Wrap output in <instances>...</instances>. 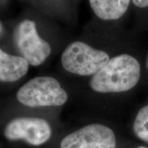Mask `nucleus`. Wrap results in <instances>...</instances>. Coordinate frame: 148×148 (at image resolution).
Returning <instances> with one entry per match:
<instances>
[{
	"mask_svg": "<svg viewBox=\"0 0 148 148\" xmlns=\"http://www.w3.org/2000/svg\"><path fill=\"white\" fill-rule=\"evenodd\" d=\"M29 62L21 56H13L0 50V80L2 82H13L25 75L29 69Z\"/></svg>",
	"mask_w": 148,
	"mask_h": 148,
	"instance_id": "nucleus-7",
	"label": "nucleus"
},
{
	"mask_svg": "<svg viewBox=\"0 0 148 148\" xmlns=\"http://www.w3.org/2000/svg\"><path fill=\"white\" fill-rule=\"evenodd\" d=\"M130 0H89L92 10L104 21L119 19L125 13Z\"/></svg>",
	"mask_w": 148,
	"mask_h": 148,
	"instance_id": "nucleus-8",
	"label": "nucleus"
},
{
	"mask_svg": "<svg viewBox=\"0 0 148 148\" xmlns=\"http://www.w3.org/2000/svg\"><path fill=\"white\" fill-rule=\"evenodd\" d=\"M133 3L139 8H145L148 6V0H132Z\"/></svg>",
	"mask_w": 148,
	"mask_h": 148,
	"instance_id": "nucleus-10",
	"label": "nucleus"
},
{
	"mask_svg": "<svg viewBox=\"0 0 148 148\" xmlns=\"http://www.w3.org/2000/svg\"><path fill=\"white\" fill-rule=\"evenodd\" d=\"M16 98L22 104L35 108L62 106L67 100L68 95L57 79L39 76L23 84L18 90Z\"/></svg>",
	"mask_w": 148,
	"mask_h": 148,
	"instance_id": "nucleus-2",
	"label": "nucleus"
},
{
	"mask_svg": "<svg viewBox=\"0 0 148 148\" xmlns=\"http://www.w3.org/2000/svg\"><path fill=\"white\" fill-rule=\"evenodd\" d=\"M3 134L8 140H24L29 145L38 146L49 139L51 128L49 123L41 118L18 117L6 125Z\"/></svg>",
	"mask_w": 148,
	"mask_h": 148,
	"instance_id": "nucleus-5",
	"label": "nucleus"
},
{
	"mask_svg": "<svg viewBox=\"0 0 148 148\" xmlns=\"http://www.w3.org/2000/svg\"><path fill=\"white\" fill-rule=\"evenodd\" d=\"M133 131L139 139L148 143V105L138 112L133 124Z\"/></svg>",
	"mask_w": 148,
	"mask_h": 148,
	"instance_id": "nucleus-9",
	"label": "nucleus"
},
{
	"mask_svg": "<svg viewBox=\"0 0 148 148\" xmlns=\"http://www.w3.org/2000/svg\"><path fill=\"white\" fill-rule=\"evenodd\" d=\"M109 60L106 51L81 41L70 43L61 56V64L64 70L82 76H92Z\"/></svg>",
	"mask_w": 148,
	"mask_h": 148,
	"instance_id": "nucleus-3",
	"label": "nucleus"
},
{
	"mask_svg": "<svg viewBox=\"0 0 148 148\" xmlns=\"http://www.w3.org/2000/svg\"><path fill=\"white\" fill-rule=\"evenodd\" d=\"M147 67L148 68V56H147Z\"/></svg>",
	"mask_w": 148,
	"mask_h": 148,
	"instance_id": "nucleus-11",
	"label": "nucleus"
},
{
	"mask_svg": "<svg viewBox=\"0 0 148 148\" xmlns=\"http://www.w3.org/2000/svg\"><path fill=\"white\" fill-rule=\"evenodd\" d=\"M14 43L18 52L30 65L39 66L51 53V46L38 34L34 21L24 19L14 32Z\"/></svg>",
	"mask_w": 148,
	"mask_h": 148,
	"instance_id": "nucleus-4",
	"label": "nucleus"
},
{
	"mask_svg": "<svg viewBox=\"0 0 148 148\" xmlns=\"http://www.w3.org/2000/svg\"><path fill=\"white\" fill-rule=\"evenodd\" d=\"M137 148H147V147H138Z\"/></svg>",
	"mask_w": 148,
	"mask_h": 148,
	"instance_id": "nucleus-12",
	"label": "nucleus"
},
{
	"mask_svg": "<svg viewBox=\"0 0 148 148\" xmlns=\"http://www.w3.org/2000/svg\"><path fill=\"white\" fill-rule=\"evenodd\" d=\"M112 130L99 123L87 125L66 136L60 148H115Z\"/></svg>",
	"mask_w": 148,
	"mask_h": 148,
	"instance_id": "nucleus-6",
	"label": "nucleus"
},
{
	"mask_svg": "<svg viewBox=\"0 0 148 148\" xmlns=\"http://www.w3.org/2000/svg\"><path fill=\"white\" fill-rule=\"evenodd\" d=\"M140 76V66L132 56L123 53L110 58L90 79V87L97 92H121L134 87Z\"/></svg>",
	"mask_w": 148,
	"mask_h": 148,
	"instance_id": "nucleus-1",
	"label": "nucleus"
}]
</instances>
